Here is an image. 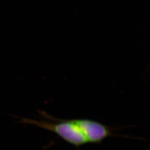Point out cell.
Listing matches in <instances>:
<instances>
[{"instance_id": "1", "label": "cell", "mask_w": 150, "mask_h": 150, "mask_svg": "<svg viewBox=\"0 0 150 150\" xmlns=\"http://www.w3.org/2000/svg\"><path fill=\"white\" fill-rule=\"evenodd\" d=\"M43 116L52 121L22 118V122L35 125L54 132L66 142L76 146L90 143L100 144L112 135L108 126L96 121L88 119L61 120L47 115H43Z\"/></svg>"}]
</instances>
